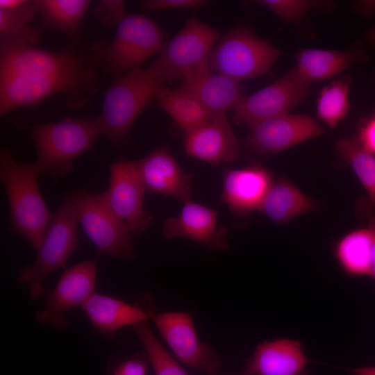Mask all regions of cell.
<instances>
[{"label":"cell","mask_w":375,"mask_h":375,"mask_svg":"<svg viewBox=\"0 0 375 375\" xmlns=\"http://www.w3.org/2000/svg\"><path fill=\"white\" fill-rule=\"evenodd\" d=\"M94 15L106 28H112L127 16L125 1L122 0H101L94 9Z\"/></svg>","instance_id":"33"},{"label":"cell","mask_w":375,"mask_h":375,"mask_svg":"<svg viewBox=\"0 0 375 375\" xmlns=\"http://www.w3.org/2000/svg\"><path fill=\"white\" fill-rule=\"evenodd\" d=\"M217 217V211L188 200L176 216L165 220L162 233L167 240L186 238L212 251H226L228 231Z\"/></svg>","instance_id":"16"},{"label":"cell","mask_w":375,"mask_h":375,"mask_svg":"<svg viewBox=\"0 0 375 375\" xmlns=\"http://www.w3.org/2000/svg\"><path fill=\"white\" fill-rule=\"evenodd\" d=\"M326 133V129L312 117L287 113L251 127L244 143L257 153H276Z\"/></svg>","instance_id":"15"},{"label":"cell","mask_w":375,"mask_h":375,"mask_svg":"<svg viewBox=\"0 0 375 375\" xmlns=\"http://www.w3.org/2000/svg\"><path fill=\"white\" fill-rule=\"evenodd\" d=\"M220 38L218 31L196 17H190L148 67L165 84L183 81L208 64Z\"/></svg>","instance_id":"9"},{"label":"cell","mask_w":375,"mask_h":375,"mask_svg":"<svg viewBox=\"0 0 375 375\" xmlns=\"http://www.w3.org/2000/svg\"><path fill=\"white\" fill-rule=\"evenodd\" d=\"M36 12L34 1L0 0L1 41L36 44L40 31L30 25Z\"/></svg>","instance_id":"25"},{"label":"cell","mask_w":375,"mask_h":375,"mask_svg":"<svg viewBox=\"0 0 375 375\" xmlns=\"http://www.w3.org/2000/svg\"><path fill=\"white\" fill-rule=\"evenodd\" d=\"M98 42L51 52L28 44L1 41L0 76H57L96 74Z\"/></svg>","instance_id":"5"},{"label":"cell","mask_w":375,"mask_h":375,"mask_svg":"<svg viewBox=\"0 0 375 375\" xmlns=\"http://www.w3.org/2000/svg\"><path fill=\"white\" fill-rule=\"evenodd\" d=\"M155 99L184 133L197 128L211 119L208 112L194 97L179 89L173 90L164 85L158 92Z\"/></svg>","instance_id":"28"},{"label":"cell","mask_w":375,"mask_h":375,"mask_svg":"<svg viewBox=\"0 0 375 375\" xmlns=\"http://www.w3.org/2000/svg\"><path fill=\"white\" fill-rule=\"evenodd\" d=\"M132 327L145 350L156 375H189L158 341L149 326V320Z\"/></svg>","instance_id":"31"},{"label":"cell","mask_w":375,"mask_h":375,"mask_svg":"<svg viewBox=\"0 0 375 375\" xmlns=\"http://www.w3.org/2000/svg\"><path fill=\"white\" fill-rule=\"evenodd\" d=\"M356 215L365 219L372 238V276L375 280V206L367 197L359 198L355 205Z\"/></svg>","instance_id":"35"},{"label":"cell","mask_w":375,"mask_h":375,"mask_svg":"<svg viewBox=\"0 0 375 375\" xmlns=\"http://www.w3.org/2000/svg\"><path fill=\"white\" fill-rule=\"evenodd\" d=\"M337 149L365 189L369 201L375 206V156L367 151L358 139L340 140Z\"/></svg>","instance_id":"30"},{"label":"cell","mask_w":375,"mask_h":375,"mask_svg":"<svg viewBox=\"0 0 375 375\" xmlns=\"http://www.w3.org/2000/svg\"><path fill=\"white\" fill-rule=\"evenodd\" d=\"M347 370L355 375H375V366L353 367Z\"/></svg>","instance_id":"39"},{"label":"cell","mask_w":375,"mask_h":375,"mask_svg":"<svg viewBox=\"0 0 375 375\" xmlns=\"http://www.w3.org/2000/svg\"><path fill=\"white\" fill-rule=\"evenodd\" d=\"M355 9L362 15H372L375 12V1H366L356 3Z\"/></svg>","instance_id":"38"},{"label":"cell","mask_w":375,"mask_h":375,"mask_svg":"<svg viewBox=\"0 0 375 375\" xmlns=\"http://www.w3.org/2000/svg\"><path fill=\"white\" fill-rule=\"evenodd\" d=\"M79 222L75 192L64 195L47 229L35 262L22 267L17 274L21 283L26 284L31 299L44 292L43 282L52 272L64 267L77 249V226Z\"/></svg>","instance_id":"4"},{"label":"cell","mask_w":375,"mask_h":375,"mask_svg":"<svg viewBox=\"0 0 375 375\" xmlns=\"http://www.w3.org/2000/svg\"><path fill=\"white\" fill-rule=\"evenodd\" d=\"M147 364L140 358H130L120 362L113 370V375H147Z\"/></svg>","instance_id":"37"},{"label":"cell","mask_w":375,"mask_h":375,"mask_svg":"<svg viewBox=\"0 0 375 375\" xmlns=\"http://www.w3.org/2000/svg\"><path fill=\"white\" fill-rule=\"evenodd\" d=\"M281 51L244 25L228 31L211 51L209 68L238 82L267 74Z\"/></svg>","instance_id":"8"},{"label":"cell","mask_w":375,"mask_h":375,"mask_svg":"<svg viewBox=\"0 0 375 375\" xmlns=\"http://www.w3.org/2000/svg\"><path fill=\"white\" fill-rule=\"evenodd\" d=\"M97 259L79 262L65 270L54 289L46 294L44 306L36 311V321L57 331L67 324L66 312L83 306L94 293Z\"/></svg>","instance_id":"14"},{"label":"cell","mask_w":375,"mask_h":375,"mask_svg":"<svg viewBox=\"0 0 375 375\" xmlns=\"http://www.w3.org/2000/svg\"><path fill=\"white\" fill-rule=\"evenodd\" d=\"M100 88L96 74L57 76H0V115L32 106L56 94H64L67 106L81 109Z\"/></svg>","instance_id":"6"},{"label":"cell","mask_w":375,"mask_h":375,"mask_svg":"<svg viewBox=\"0 0 375 375\" xmlns=\"http://www.w3.org/2000/svg\"><path fill=\"white\" fill-rule=\"evenodd\" d=\"M165 35L150 17L140 14L127 15L118 24L112 41L98 42L97 65L115 78L140 68L150 57L160 53Z\"/></svg>","instance_id":"7"},{"label":"cell","mask_w":375,"mask_h":375,"mask_svg":"<svg viewBox=\"0 0 375 375\" xmlns=\"http://www.w3.org/2000/svg\"><path fill=\"white\" fill-rule=\"evenodd\" d=\"M310 85L294 67L272 84L242 97L234 109L233 120L251 128L261 122L287 114L304 101Z\"/></svg>","instance_id":"12"},{"label":"cell","mask_w":375,"mask_h":375,"mask_svg":"<svg viewBox=\"0 0 375 375\" xmlns=\"http://www.w3.org/2000/svg\"><path fill=\"white\" fill-rule=\"evenodd\" d=\"M164 85L149 68H137L115 78L104 93L98 115L101 135L117 147L124 145L135 120Z\"/></svg>","instance_id":"3"},{"label":"cell","mask_w":375,"mask_h":375,"mask_svg":"<svg viewBox=\"0 0 375 375\" xmlns=\"http://www.w3.org/2000/svg\"><path fill=\"white\" fill-rule=\"evenodd\" d=\"M357 139L367 151L375 156V113L361 125Z\"/></svg>","instance_id":"36"},{"label":"cell","mask_w":375,"mask_h":375,"mask_svg":"<svg viewBox=\"0 0 375 375\" xmlns=\"http://www.w3.org/2000/svg\"><path fill=\"white\" fill-rule=\"evenodd\" d=\"M206 0H144L140 1L142 8L152 11H163L172 9H197L207 4Z\"/></svg>","instance_id":"34"},{"label":"cell","mask_w":375,"mask_h":375,"mask_svg":"<svg viewBox=\"0 0 375 375\" xmlns=\"http://www.w3.org/2000/svg\"><path fill=\"white\" fill-rule=\"evenodd\" d=\"M15 124L33 140L38 153L34 165L40 174L49 176L53 182L72 172L74 160L90 150L102 134L99 116L67 117L57 122L32 125L18 118Z\"/></svg>","instance_id":"1"},{"label":"cell","mask_w":375,"mask_h":375,"mask_svg":"<svg viewBox=\"0 0 375 375\" xmlns=\"http://www.w3.org/2000/svg\"><path fill=\"white\" fill-rule=\"evenodd\" d=\"M145 192L135 160L119 158L110 165L108 189L103 194L112 211L126 225L131 235L145 231L153 219L144 208Z\"/></svg>","instance_id":"13"},{"label":"cell","mask_w":375,"mask_h":375,"mask_svg":"<svg viewBox=\"0 0 375 375\" xmlns=\"http://www.w3.org/2000/svg\"><path fill=\"white\" fill-rule=\"evenodd\" d=\"M257 3L262 5L284 22H297L302 19L309 11L326 8V3L321 1L304 0H260Z\"/></svg>","instance_id":"32"},{"label":"cell","mask_w":375,"mask_h":375,"mask_svg":"<svg viewBox=\"0 0 375 375\" xmlns=\"http://www.w3.org/2000/svg\"><path fill=\"white\" fill-rule=\"evenodd\" d=\"M178 89L194 97L211 118L226 116L243 97L240 82L212 71L208 64L184 78Z\"/></svg>","instance_id":"17"},{"label":"cell","mask_w":375,"mask_h":375,"mask_svg":"<svg viewBox=\"0 0 375 375\" xmlns=\"http://www.w3.org/2000/svg\"><path fill=\"white\" fill-rule=\"evenodd\" d=\"M334 254L347 274L372 277V238L368 228L354 230L340 239Z\"/></svg>","instance_id":"26"},{"label":"cell","mask_w":375,"mask_h":375,"mask_svg":"<svg viewBox=\"0 0 375 375\" xmlns=\"http://www.w3.org/2000/svg\"><path fill=\"white\" fill-rule=\"evenodd\" d=\"M97 332L112 338L115 332L126 326H133L150 319L146 307L132 306L122 300L94 293L82 306Z\"/></svg>","instance_id":"22"},{"label":"cell","mask_w":375,"mask_h":375,"mask_svg":"<svg viewBox=\"0 0 375 375\" xmlns=\"http://www.w3.org/2000/svg\"><path fill=\"white\" fill-rule=\"evenodd\" d=\"M135 162L146 192L171 196L183 203L190 200L192 176L167 147H158Z\"/></svg>","instance_id":"18"},{"label":"cell","mask_w":375,"mask_h":375,"mask_svg":"<svg viewBox=\"0 0 375 375\" xmlns=\"http://www.w3.org/2000/svg\"><path fill=\"white\" fill-rule=\"evenodd\" d=\"M350 84V76H347L331 82L319 93L317 115L331 128L335 127L349 112Z\"/></svg>","instance_id":"29"},{"label":"cell","mask_w":375,"mask_h":375,"mask_svg":"<svg viewBox=\"0 0 375 375\" xmlns=\"http://www.w3.org/2000/svg\"><path fill=\"white\" fill-rule=\"evenodd\" d=\"M374 82H375V76H374Z\"/></svg>","instance_id":"42"},{"label":"cell","mask_w":375,"mask_h":375,"mask_svg":"<svg viewBox=\"0 0 375 375\" xmlns=\"http://www.w3.org/2000/svg\"><path fill=\"white\" fill-rule=\"evenodd\" d=\"M238 375H247V374L244 373L243 374H238Z\"/></svg>","instance_id":"41"},{"label":"cell","mask_w":375,"mask_h":375,"mask_svg":"<svg viewBox=\"0 0 375 375\" xmlns=\"http://www.w3.org/2000/svg\"><path fill=\"white\" fill-rule=\"evenodd\" d=\"M273 183L269 169L261 165L224 171L222 201L235 215L259 210Z\"/></svg>","instance_id":"20"},{"label":"cell","mask_w":375,"mask_h":375,"mask_svg":"<svg viewBox=\"0 0 375 375\" xmlns=\"http://www.w3.org/2000/svg\"><path fill=\"white\" fill-rule=\"evenodd\" d=\"M79 222L99 253L131 260L135 247L126 225L112 211L103 192L74 191Z\"/></svg>","instance_id":"10"},{"label":"cell","mask_w":375,"mask_h":375,"mask_svg":"<svg viewBox=\"0 0 375 375\" xmlns=\"http://www.w3.org/2000/svg\"><path fill=\"white\" fill-rule=\"evenodd\" d=\"M294 59L299 74L311 83L338 75L351 65L366 61L367 56L361 47L347 51L303 49Z\"/></svg>","instance_id":"23"},{"label":"cell","mask_w":375,"mask_h":375,"mask_svg":"<svg viewBox=\"0 0 375 375\" xmlns=\"http://www.w3.org/2000/svg\"><path fill=\"white\" fill-rule=\"evenodd\" d=\"M363 37L366 42L371 45L375 46V25L366 30Z\"/></svg>","instance_id":"40"},{"label":"cell","mask_w":375,"mask_h":375,"mask_svg":"<svg viewBox=\"0 0 375 375\" xmlns=\"http://www.w3.org/2000/svg\"><path fill=\"white\" fill-rule=\"evenodd\" d=\"M149 299L145 306L150 319L176 358L201 373L217 375L221 357L210 345L199 340L191 315L185 312H156Z\"/></svg>","instance_id":"11"},{"label":"cell","mask_w":375,"mask_h":375,"mask_svg":"<svg viewBox=\"0 0 375 375\" xmlns=\"http://www.w3.org/2000/svg\"><path fill=\"white\" fill-rule=\"evenodd\" d=\"M37 12L47 27L60 31L75 41L91 3L88 0H34Z\"/></svg>","instance_id":"27"},{"label":"cell","mask_w":375,"mask_h":375,"mask_svg":"<svg viewBox=\"0 0 375 375\" xmlns=\"http://www.w3.org/2000/svg\"><path fill=\"white\" fill-rule=\"evenodd\" d=\"M39 175L34 164L18 162L8 148L1 149L0 178L8 202L9 229L37 251L53 216L41 194Z\"/></svg>","instance_id":"2"},{"label":"cell","mask_w":375,"mask_h":375,"mask_svg":"<svg viewBox=\"0 0 375 375\" xmlns=\"http://www.w3.org/2000/svg\"><path fill=\"white\" fill-rule=\"evenodd\" d=\"M315 201L285 177L273 181L259 208L270 220L285 224L315 209Z\"/></svg>","instance_id":"24"},{"label":"cell","mask_w":375,"mask_h":375,"mask_svg":"<svg viewBox=\"0 0 375 375\" xmlns=\"http://www.w3.org/2000/svg\"><path fill=\"white\" fill-rule=\"evenodd\" d=\"M183 149L191 157L212 165L231 162L239 156V142L227 116L211 118L184 133Z\"/></svg>","instance_id":"19"},{"label":"cell","mask_w":375,"mask_h":375,"mask_svg":"<svg viewBox=\"0 0 375 375\" xmlns=\"http://www.w3.org/2000/svg\"><path fill=\"white\" fill-rule=\"evenodd\" d=\"M308 362L299 340L276 339L259 344L244 370L247 375H306Z\"/></svg>","instance_id":"21"}]
</instances>
